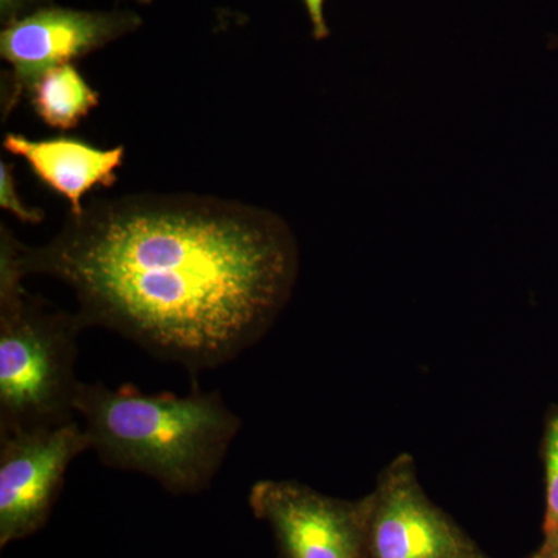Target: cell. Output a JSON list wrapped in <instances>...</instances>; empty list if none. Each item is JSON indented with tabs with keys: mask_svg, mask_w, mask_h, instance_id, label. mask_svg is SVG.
Segmentation results:
<instances>
[{
	"mask_svg": "<svg viewBox=\"0 0 558 558\" xmlns=\"http://www.w3.org/2000/svg\"><path fill=\"white\" fill-rule=\"evenodd\" d=\"M9 236L22 277L68 284L86 326L193 373L258 343L299 277V244L281 216L197 194L84 205L39 247Z\"/></svg>",
	"mask_w": 558,
	"mask_h": 558,
	"instance_id": "cell-1",
	"label": "cell"
},
{
	"mask_svg": "<svg viewBox=\"0 0 558 558\" xmlns=\"http://www.w3.org/2000/svg\"><path fill=\"white\" fill-rule=\"evenodd\" d=\"M75 410L102 464L142 473L175 495L213 483L242 427L218 391L197 389L146 395L132 385L81 384Z\"/></svg>",
	"mask_w": 558,
	"mask_h": 558,
	"instance_id": "cell-2",
	"label": "cell"
},
{
	"mask_svg": "<svg viewBox=\"0 0 558 558\" xmlns=\"http://www.w3.org/2000/svg\"><path fill=\"white\" fill-rule=\"evenodd\" d=\"M9 236H0V435L76 421L84 319L49 310L22 288Z\"/></svg>",
	"mask_w": 558,
	"mask_h": 558,
	"instance_id": "cell-3",
	"label": "cell"
},
{
	"mask_svg": "<svg viewBox=\"0 0 558 558\" xmlns=\"http://www.w3.org/2000/svg\"><path fill=\"white\" fill-rule=\"evenodd\" d=\"M365 558H488L425 494L416 464L402 453L365 497Z\"/></svg>",
	"mask_w": 558,
	"mask_h": 558,
	"instance_id": "cell-4",
	"label": "cell"
},
{
	"mask_svg": "<svg viewBox=\"0 0 558 558\" xmlns=\"http://www.w3.org/2000/svg\"><path fill=\"white\" fill-rule=\"evenodd\" d=\"M142 24L132 10L87 11L51 3L3 25L0 54L11 65L3 112L10 113L44 73L72 64L137 32Z\"/></svg>",
	"mask_w": 558,
	"mask_h": 558,
	"instance_id": "cell-5",
	"label": "cell"
},
{
	"mask_svg": "<svg viewBox=\"0 0 558 558\" xmlns=\"http://www.w3.org/2000/svg\"><path fill=\"white\" fill-rule=\"evenodd\" d=\"M90 440L73 421L58 427L0 435V546L46 524L65 473Z\"/></svg>",
	"mask_w": 558,
	"mask_h": 558,
	"instance_id": "cell-6",
	"label": "cell"
},
{
	"mask_svg": "<svg viewBox=\"0 0 558 558\" xmlns=\"http://www.w3.org/2000/svg\"><path fill=\"white\" fill-rule=\"evenodd\" d=\"M250 508L274 532L281 558H365V498L348 501L290 480L253 484Z\"/></svg>",
	"mask_w": 558,
	"mask_h": 558,
	"instance_id": "cell-7",
	"label": "cell"
},
{
	"mask_svg": "<svg viewBox=\"0 0 558 558\" xmlns=\"http://www.w3.org/2000/svg\"><path fill=\"white\" fill-rule=\"evenodd\" d=\"M3 149L27 161L36 178L69 202L70 215L83 213L89 191L112 189L123 167L124 148L100 149L80 138L31 140L7 134Z\"/></svg>",
	"mask_w": 558,
	"mask_h": 558,
	"instance_id": "cell-8",
	"label": "cell"
},
{
	"mask_svg": "<svg viewBox=\"0 0 558 558\" xmlns=\"http://www.w3.org/2000/svg\"><path fill=\"white\" fill-rule=\"evenodd\" d=\"M33 110L47 126L69 131L100 105V94L73 64L44 73L28 90Z\"/></svg>",
	"mask_w": 558,
	"mask_h": 558,
	"instance_id": "cell-9",
	"label": "cell"
},
{
	"mask_svg": "<svg viewBox=\"0 0 558 558\" xmlns=\"http://www.w3.org/2000/svg\"><path fill=\"white\" fill-rule=\"evenodd\" d=\"M543 459L546 472V515L543 545H558V411L548 418L543 440Z\"/></svg>",
	"mask_w": 558,
	"mask_h": 558,
	"instance_id": "cell-10",
	"label": "cell"
},
{
	"mask_svg": "<svg viewBox=\"0 0 558 558\" xmlns=\"http://www.w3.org/2000/svg\"><path fill=\"white\" fill-rule=\"evenodd\" d=\"M0 207L11 213L24 223H40L46 218L39 208H31L17 193L13 168L7 161H0Z\"/></svg>",
	"mask_w": 558,
	"mask_h": 558,
	"instance_id": "cell-11",
	"label": "cell"
},
{
	"mask_svg": "<svg viewBox=\"0 0 558 558\" xmlns=\"http://www.w3.org/2000/svg\"><path fill=\"white\" fill-rule=\"evenodd\" d=\"M51 3L53 0H0V20L7 25Z\"/></svg>",
	"mask_w": 558,
	"mask_h": 558,
	"instance_id": "cell-12",
	"label": "cell"
},
{
	"mask_svg": "<svg viewBox=\"0 0 558 558\" xmlns=\"http://www.w3.org/2000/svg\"><path fill=\"white\" fill-rule=\"evenodd\" d=\"M310 20L312 36L317 40L328 39L330 28L326 21V0H301Z\"/></svg>",
	"mask_w": 558,
	"mask_h": 558,
	"instance_id": "cell-13",
	"label": "cell"
},
{
	"mask_svg": "<svg viewBox=\"0 0 558 558\" xmlns=\"http://www.w3.org/2000/svg\"><path fill=\"white\" fill-rule=\"evenodd\" d=\"M534 558H558V545H543L539 553Z\"/></svg>",
	"mask_w": 558,
	"mask_h": 558,
	"instance_id": "cell-14",
	"label": "cell"
},
{
	"mask_svg": "<svg viewBox=\"0 0 558 558\" xmlns=\"http://www.w3.org/2000/svg\"><path fill=\"white\" fill-rule=\"evenodd\" d=\"M131 2L140 3V5H149V3H153V0H131Z\"/></svg>",
	"mask_w": 558,
	"mask_h": 558,
	"instance_id": "cell-15",
	"label": "cell"
}]
</instances>
